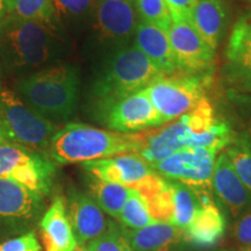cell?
Instances as JSON below:
<instances>
[{
  "label": "cell",
  "mask_w": 251,
  "mask_h": 251,
  "mask_svg": "<svg viewBox=\"0 0 251 251\" xmlns=\"http://www.w3.org/2000/svg\"><path fill=\"white\" fill-rule=\"evenodd\" d=\"M57 54L55 30L46 25L13 17L0 24V62L7 70H36Z\"/></svg>",
  "instance_id": "obj_4"
},
{
  "label": "cell",
  "mask_w": 251,
  "mask_h": 251,
  "mask_svg": "<svg viewBox=\"0 0 251 251\" xmlns=\"http://www.w3.org/2000/svg\"><path fill=\"white\" fill-rule=\"evenodd\" d=\"M81 166L90 176L98 179L130 188H135L156 172L136 152L85 162L81 163Z\"/></svg>",
  "instance_id": "obj_13"
},
{
  "label": "cell",
  "mask_w": 251,
  "mask_h": 251,
  "mask_svg": "<svg viewBox=\"0 0 251 251\" xmlns=\"http://www.w3.org/2000/svg\"><path fill=\"white\" fill-rule=\"evenodd\" d=\"M89 190L91 198L102 209V212L117 219L120 216L126 200L130 192V187L108 183L93 176H90Z\"/></svg>",
  "instance_id": "obj_24"
},
{
  "label": "cell",
  "mask_w": 251,
  "mask_h": 251,
  "mask_svg": "<svg viewBox=\"0 0 251 251\" xmlns=\"http://www.w3.org/2000/svg\"><path fill=\"white\" fill-rule=\"evenodd\" d=\"M119 220L131 229L144 228L155 222L150 214L146 200L135 188H130L129 196L126 200Z\"/></svg>",
  "instance_id": "obj_27"
},
{
  "label": "cell",
  "mask_w": 251,
  "mask_h": 251,
  "mask_svg": "<svg viewBox=\"0 0 251 251\" xmlns=\"http://www.w3.org/2000/svg\"><path fill=\"white\" fill-rule=\"evenodd\" d=\"M212 190L234 216L251 207V193L235 172L225 152L216 157L212 176Z\"/></svg>",
  "instance_id": "obj_16"
},
{
  "label": "cell",
  "mask_w": 251,
  "mask_h": 251,
  "mask_svg": "<svg viewBox=\"0 0 251 251\" xmlns=\"http://www.w3.org/2000/svg\"><path fill=\"white\" fill-rule=\"evenodd\" d=\"M133 251H152L171 247L185 237V230L169 222L155 221L141 229H124L121 231Z\"/></svg>",
  "instance_id": "obj_20"
},
{
  "label": "cell",
  "mask_w": 251,
  "mask_h": 251,
  "mask_svg": "<svg viewBox=\"0 0 251 251\" xmlns=\"http://www.w3.org/2000/svg\"><path fill=\"white\" fill-rule=\"evenodd\" d=\"M134 4L141 21L169 33L172 26V18L164 0H135Z\"/></svg>",
  "instance_id": "obj_29"
},
{
  "label": "cell",
  "mask_w": 251,
  "mask_h": 251,
  "mask_svg": "<svg viewBox=\"0 0 251 251\" xmlns=\"http://www.w3.org/2000/svg\"><path fill=\"white\" fill-rule=\"evenodd\" d=\"M229 72L251 89V11L235 23L227 46Z\"/></svg>",
  "instance_id": "obj_19"
},
{
  "label": "cell",
  "mask_w": 251,
  "mask_h": 251,
  "mask_svg": "<svg viewBox=\"0 0 251 251\" xmlns=\"http://www.w3.org/2000/svg\"><path fill=\"white\" fill-rule=\"evenodd\" d=\"M227 19V8L222 0H199L191 20L203 41L215 51Z\"/></svg>",
  "instance_id": "obj_21"
},
{
  "label": "cell",
  "mask_w": 251,
  "mask_h": 251,
  "mask_svg": "<svg viewBox=\"0 0 251 251\" xmlns=\"http://www.w3.org/2000/svg\"><path fill=\"white\" fill-rule=\"evenodd\" d=\"M172 191H174V216H172L171 225L186 230L199 209V199L193 188L179 181H172Z\"/></svg>",
  "instance_id": "obj_26"
},
{
  "label": "cell",
  "mask_w": 251,
  "mask_h": 251,
  "mask_svg": "<svg viewBox=\"0 0 251 251\" xmlns=\"http://www.w3.org/2000/svg\"><path fill=\"white\" fill-rule=\"evenodd\" d=\"M148 205L155 221L171 224L174 216V191L172 181L165 180L157 172L135 187Z\"/></svg>",
  "instance_id": "obj_22"
},
{
  "label": "cell",
  "mask_w": 251,
  "mask_h": 251,
  "mask_svg": "<svg viewBox=\"0 0 251 251\" xmlns=\"http://www.w3.org/2000/svg\"><path fill=\"white\" fill-rule=\"evenodd\" d=\"M93 15L98 39L115 49L128 46L140 23L135 4L127 0H97Z\"/></svg>",
  "instance_id": "obj_10"
},
{
  "label": "cell",
  "mask_w": 251,
  "mask_h": 251,
  "mask_svg": "<svg viewBox=\"0 0 251 251\" xmlns=\"http://www.w3.org/2000/svg\"><path fill=\"white\" fill-rule=\"evenodd\" d=\"M7 17L35 21L56 30L58 13L52 0H8Z\"/></svg>",
  "instance_id": "obj_25"
},
{
  "label": "cell",
  "mask_w": 251,
  "mask_h": 251,
  "mask_svg": "<svg viewBox=\"0 0 251 251\" xmlns=\"http://www.w3.org/2000/svg\"><path fill=\"white\" fill-rule=\"evenodd\" d=\"M235 243L241 251L251 248V208L238 215L233 228Z\"/></svg>",
  "instance_id": "obj_32"
},
{
  "label": "cell",
  "mask_w": 251,
  "mask_h": 251,
  "mask_svg": "<svg viewBox=\"0 0 251 251\" xmlns=\"http://www.w3.org/2000/svg\"><path fill=\"white\" fill-rule=\"evenodd\" d=\"M56 9L68 15L69 18L81 19L89 18L93 14L97 0H52Z\"/></svg>",
  "instance_id": "obj_31"
},
{
  "label": "cell",
  "mask_w": 251,
  "mask_h": 251,
  "mask_svg": "<svg viewBox=\"0 0 251 251\" xmlns=\"http://www.w3.org/2000/svg\"><path fill=\"white\" fill-rule=\"evenodd\" d=\"M248 130H249V133H250V135H251V120H250V122H249V126H248Z\"/></svg>",
  "instance_id": "obj_39"
},
{
  "label": "cell",
  "mask_w": 251,
  "mask_h": 251,
  "mask_svg": "<svg viewBox=\"0 0 251 251\" xmlns=\"http://www.w3.org/2000/svg\"><path fill=\"white\" fill-rule=\"evenodd\" d=\"M67 212L79 246H86L100 237L112 225L92 198L76 190L69 194Z\"/></svg>",
  "instance_id": "obj_14"
},
{
  "label": "cell",
  "mask_w": 251,
  "mask_h": 251,
  "mask_svg": "<svg viewBox=\"0 0 251 251\" xmlns=\"http://www.w3.org/2000/svg\"><path fill=\"white\" fill-rule=\"evenodd\" d=\"M4 142H12L11 136H9L8 130L6 129L5 125L2 124V121L0 120V143Z\"/></svg>",
  "instance_id": "obj_35"
},
{
  "label": "cell",
  "mask_w": 251,
  "mask_h": 251,
  "mask_svg": "<svg viewBox=\"0 0 251 251\" xmlns=\"http://www.w3.org/2000/svg\"><path fill=\"white\" fill-rule=\"evenodd\" d=\"M87 251H133L124 235L114 224L105 234L87 243Z\"/></svg>",
  "instance_id": "obj_30"
},
{
  "label": "cell",
  "mask_w": 251,
  "mask_h": 251,
  "mask_svg": "<svg viewBox=\"0 0 251 251\" xmlns=\"http://www.w3.org/2000/svg\"><path fill=\"white\" fill-rule=\"evenodd\" d=\"M41 196L9 179H0V216L29 218L37 211Z\"/></svg>",
  "instance_id": "obj_23"
},
{
  "label": "cell",
  "mask_w": 251,
  "mask_h": 251,
  "mask_svg": "<svg viewBox=\"0 0 251 251\" xmlns=\"http://www.w3.org/2000/svg\"><path fill=\"white\" fill-rule=\"evenodd\" d=\"M142 143L141 133L126 134L83 124H69L52 137L48 153L50 159L58 164L85 163L137 152Z\"/></svg>",
  "instance_id": "obj_1"
},
{
  "label": "cell",
  "mask_w": 251,
  "mask_h": 251,
  "mask_svg": "<svg viewBox=\"0 0 251 251\" xmlns=\"http://www.w3.org/2000/svg\"><path fill=\"white\" fill-rule=\"evenodd\" d=\"M163 77L164 75L134 45L115 49L93 83L97 109L147 90Z\"/></svg>",
  "instance_id": "obj_3"
},
{
  "label": "cell",
  "mask_w": 251,
  "mask_h": 251,
  "mask_svg": "<svg viewBox=\"0 0 251 251\" xmlns=\"http://www.w3.org/2000/svg\"><path fill=\"white\" fill-rule=\"evenodd\" d=\"M56 172L54 161L13 142L0 143V179H9L43 197Z\"/></svg>",
  "instance_id": "obj_6"
},
{
  "label": "cell",
  "mask_w": 251,
  "mask_h": 251,
  "mask_svg": "<svg viewBox=\"0 0 251 251\" xmlns=\"http://www.w3.org/2000/svg\"><path fill=\"white\" fill-rule=\"evenodd\" d=\"M97 111L108 129L119 133L136 134L164 125L146 90L108 103Z\"/></svg>",
  "instance_id": "obj_8"
},
{
  "label": "cell",
  "mask_w": 251,
  "mask_h": 251,
  "mask_svg": "<svg viewBox=\"0 0 251 251\" xmlns=\"http://www.w3.org/2000/svg\"><path fill=\"white\" fill-rule=\"evenodd\" d=\"M244 251H251V248H250V249H248V250H244Z\"/></svg>",
  "instance_id": "obj_41"
},
{
  "label": "cell",
  "mask_w": 251,
  "mask_h": 251,
  "mask_svg": "<svg viewBox=\"0 0 251 251\" xmlns=\"http://www.w3.org/2000/svg\"><path fill=\"white\" fill-rule=\"evenodd\" d=\"M193 190L199 199L200 206L193 221L185 230V238L198 247H213L221 240L225 234V216L213 201L211 190L207 188H193Z\"/></svg>",
  "instance_id": "obj_15"
},
{
  "label": "cell",
  "mask_w": 251,
  "mask_h": 251,
  "mask_svg": "<svg viewBox=\"0 0 251 251\" xmlns=\"http://www.w3.org/2000/svg\"><path fill=\"white\" fill-rule=\"evenodd\" d=\"M225 153L236 175L251 193V142L244 137L234 139L226 148Z\"/></svg>",
  "instance_id": "obj_28"
},
{
  "label": "cell",
  "mask_w": 251,
  "mask_h": 251,
  "mask_svg": "<svg viewBox=\"0 0 251 251\" xmlns=\"http://www.w3.org/2000/svg\"><path fill=\"white\" fill-rule=\"evenodd\" d=\"M74 251H87V249L85 246H79V244H78V246L74 249Z\"/></svg>",
  "instance_id": "obj_37"
},
{
  "label": "cell",
  "mask_w": 251,
  "mask_h": 251,
  "mask_svg": "<svg viewBox=\"0 0 251 251\" xmlns=\"http://www.w3.org/2000/svg\"><path fill=\"white\" fill-rule=\"evenodd\" d=\"M134 46L139 48L164 76H172L181 70L176 59L169 34L161 28L140 20L135 31Z\"/></svg>",
  "instance_id": "obj_17"
},
{
  "label": "cell",
  "mask_w": 251,
  "mask_h": 251,
  "mask_svg": "<svg viewBox=\"0 0 251 251\" xmlns=\"http://www.w3.org/2000/svg\"><path fill=\"white\" fill-rule=\"evenodd\" d=\"M172 21L174 20H191L192 13L199 0H164Z\"/></svg>",
  "instance_id": "obj_34"
},
{
  "label": "cell",
  "mask_w": 251,
  "mask_h": 251,
  "mask_svg": "<svg viewBox=\"0 0 251 251\" xmlns=\"http://www.w3.org/2000/svg\"><path fill=\"white\" fill-rule=\"evenodd\" d=\"M7 4L8 0H0V24L7 17Z\"/></svg>",
  "instance_id": "obj_36"
},
{
  "label": "cell",
  "mask_w": 251,
  "mask_h": 251,
  "mask_svg": "<svg viewBox=\"0 0 251 251\" xmlns=\"http://www.w3.org/2000/svg\"><path fill=\"white\" fill-rule=\"evenodd\" d=\"M246 1H248V2H251V0H246Z\"/></svg>",
  "instance_id": "obj_42"
},
{
  "label": "cell",
  "mask_w": 251,
  "mask_h": 251,
  "mask_svg": "<svg viewBox=\"0 0 251 251\" xmlns=\"http://www.w3.org/2000/svg\"><path fill=\"white\" fill-rule=\"evenodd\" d=\"M19 96L49 121H64L74 114L79 92V71L58 64L33 72L17 84Z\"/></svg>",
  "instance_id": "obj_2"
},
{
  "label": "cell",
  "mask_w": 251,
  "mask_h": 251,
  "mask_svg": "<svg viewBox=\"0 0 251 251\" xmlns=\"http://www.w3.org/2000/svg\"><path fill=\"white\" fill-rule=\"evenodd\" d=\"M170 248H171V247H165V248H162V249L152 250V251H170Z\"/></svg>",
  "instance_id": "obj_38"
},
{
  "label": "cell",
  "mask_w": 251,
  "mask_h": 251,
  "mask_svg": "<svg viewBox=\"0 0 251 251\" xmlns=\"http://www.w3.org/2000/svg\"><path fill=\"white\" fill-rule=\"evenodd\" d=\"M191 119V113H187L165 127L141 131L143 143L136 153L152 166L175 152L188 148L191 139L196 134V127Z\"/></svg>",
  "instance_id": "obj_11"
},
{
  "label": "cell",
  "mask_w": 251,
  "mask_h": 251,
  "mask_svg": "<svg viewBox=\"0 0 251 251\" xmlns=\"http://www.w3.org/2000/svg\"><path fill=\"white\" fill-rule=\"evenodd\" d=\"M164 124L177 120L205 100V78L164 76L146 90Z\"/></svg>",
  "instance_id": "obj_7"
},
{
  "label": "cell",
  "mask_w": 251,
  "mask_h": 251,
  "mask_svg": "<svg viewBox=\"0 0 251 251\" xmlns=\"http://www.w3.org/2000/svg\"><path fill=\"white\" fill-rule=\"evenodd\" d=\"M218 153L205 148H185L151 168L157 174L192 188L212 190V176Z\"/></svg>",
  "instance_id": "obj_9"
},
{
  "label": "cell",
  "mask_w": 251,
  "mask_h": 251,
  "mask_svg": "<svg viewBox=\"0 0 251 251\" xmlns=\"http://www.w3.org/2000/svg\"><path fill=\"white\" fill-rule=\"evenodd\" d=\"M0 251H41V246L35 234L29 233L0 243Z\"/></svg>",
  "instance_id": "obj_33"
},
{
  "label": "cell",
  "mask_w": 251,
  "mask_h": 251,
  "mask_svg": "<svg viewBox=\"0 0 251 251\" xmlns=\"http://www.w3.org/2000/svg\"><path fill=\"white\" fill-rule=\"evenodd\" d=\"M168 34L181 70L196 72L212 67L215 51L200 36L192 20H174Z\"/></svg>",
  "instance_id": "obj_12"
},
{
  "label": "cell",
  "mask_w": 251,
  "mask_h": 251,
  "mask_svg": "<svg viewBox=\"0 0 251 251\" xmlns=\"http://www.w3.org/2000/svg\"><path fill=\"white\" fill-rule=\"evenodd\" d=\"M40 227L46 251H74L78 246L62 197L55 198L41 220Z\"/></svg>",
  "instance_id": "obj_18"
},
{
  "label": "cell",
  "mask_w": 251,
  "mask_h": 251,
  "mask_svg": "<svg viewBox=\"0 0 251 251\" xmlns=\"http://www.w3.org/2000/svg\"><path fill=\"white\" fill-rule=\"evenodd\" d=\"M127 1H130V2H135V0H127Z\"/></svg>",
  "instance_id": "obj_40"
},
{
  "label": "cell",
  "mask_w": 251,
  "mask_h": 251,
  "mask_svg": "<svg viewBox=\"0 0 251 251\" xmlns=\"http://www.w3.org/2000/svg\"><path fill=\"white\" fill-rule=\"evenodd\" d=\"M0 120L12 142L30 148H48L57 133L54 122L37 113L13 91L0 86Z\"/></svg>",
  "instance_id": "obj_5"
}]
</instances>
